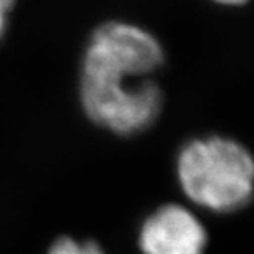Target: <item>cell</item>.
Segmentation results:
<instances>
[{
	"label": "cell",
	"mask_w": 254,
	"mask_h": 254,
	"mask_svg": "<svg viewBox=\"0 0 254 254\" xmlns=\"http://www.w3.org/2000/svg\"><path fill=\"white\" fill-rule=\"evenodd\" d=\"M218 5H225V7H240V5L248 3L250 0H211Z\"/></svg>",
	"instance_id": "obj_7"
},
{
	"label": "cell",
	"mask_w": 254,
	"mask_h": 254,
	"mask_svg": "<svg viewBox=\"0 0 254 254\" xmlns=\"http://www.w3.org/2000/svg\"><path fill=\"white\" fill-rule=\"evenodd\" d=\"M47 254H108L104 248L93 240H76L73 236H62L53 241Z\"/></svg>",
	"instance_id": "obj_5"
},
{
	"label": "cell",
	"mask_w": 254,
	"mask_h": 254,
	"mask_svg": "<svg viewBox=\"0 0 254 254\" xmlns=\"http://www.w3.org/2000/svg\"><path fill=\"white\" fill-rule=\"evenodd\" d=\"M79 104L86 118L121 137L150 129L164 108V94L152 78H79Z\"/></svg>",
	"instance_id": "obj_3"
},
{
	"label": "cell",
	"mask_w": 254,
	"mask_h": 254,
	"mask_svg": "<svg viewBox=\"0 0 254 254\" xmlns=\"http://www.w3.org/2000/svg\"><path fill=\"white\" fill-rule=\"evenodd\" d=\"M140 254H206L208 231L190 206L165 203L142 221Z\"/></svg>",
	"instance_id": "obj_4"
},
{
	"label": "cell",
	"mask_w": 254,
	"mask_h": 254,
	"mask_svg": "<svg viewBox=\"0 0 254 254\" xmlns=\"http://www.w3.org/2000/svg\"><path fill=\"white\" fill-rule=\"evenodd\" d=\"M15 2L17 0H0V42L7 33V27H8V15L15 7Z\"/></svg>",
	"instance_id": "obj_6"
},
{
	"label": "cell",
	"mask_w": 254,
	"mask_h": 254,
	"mask_svg": "<svg viewBox=\"0 0 254 254\" xmlns=\"http://www.w3.org/2000/svg\"><path fill=\"white\" fill-rule=\"evenodd\" d=\"M165 52L159 38L140 25L111 20L101 23L84 45L83 78L147 79L162 68Z\"/></svg>",
	"instance_id": "obj_2"
},
{
	"label": "cell",
	"mask_w": 254,
	"mask_h": 254,
	"mask_svg": "<svg viewBox=\"0 0 254 254\" xmlns=\"http://www.w3.org/2000/svg\"><path fill=\"white\" fill-rule=\"evenodd\" d=\"M177 182L196 208L230 215L254 198V155L225 135L195 137L179 149Z\"/></svg>",
	"instance_id": "obj_1"
}]
</instances>
